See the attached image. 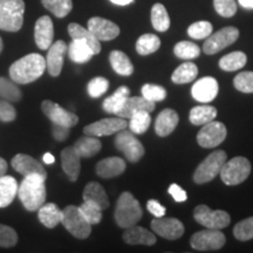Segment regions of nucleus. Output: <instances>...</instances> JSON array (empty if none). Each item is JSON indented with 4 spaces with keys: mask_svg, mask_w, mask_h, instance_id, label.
<instances>
[{
    "mask_svg": "<svg viewBox=\"0 0 253 253\" xmlns=\"http://www.w3.org/2000/svg\"><path fill=\"white\" fill-rule=\"evenodd\" d=\"M128 96H129V88L126 86L119 87L112 96L107 97V99L103 101L102 103L103 110L106 113L115 114L116 115L119 110L122 108L123 103L126 102V97Z\"/></svg>",
    "mask_w": 253,
    "mask_h": 253,
    "instance_id": "34",
    "label": "nucleus"
},
{
    "mask_svg": "<svg viewBox=\"0 0 253 253\" xmlns=\"http://www.w3.org/2000/svg\"><path fill=\"white\" fill-rule=\"evenodd\" d=\"M18 182L14 177H0V208H7L18 195Z\"/></svg>",
    "mask_w": 253,
    "mask_h": 253,
    "instance_id": "27",
    "label": "nucleus"
},
{
    "mask_svg": "<svg viewBox=\"0 0 253 253\" xmlns=\"http://www.w3.org/2000/svg\"><path fill=\"white\" fill-rule=\"evenodd\" d=\"M41 2L56 18H65L73 8L72 0H41Z\"/></svg>",
    "mask_w": 253,
    "mask_h": 253,
    "instance_id": "40",
    "label": "nucleus"
},
{
    "mask_svg": "<svg viewBox=\"0 0 253 253\" xmlns=\"http://www.w3.org/2000/svg\"><path fill=\"white\" fill-rule=\"evenodd\" d=\"M141 110L153 113L155 110V102L147 100L143 96H128L116 115L123 119H130L132 114L141 112Z\"/></svg>",
    "mask_w": 253,
    "mask_h": 253,
    "instance_id": "22",
    "label": "nucleus"
},
{
    "mask_svg": "<svg viewBox=\"0 0 253 253\" xmlns=\"http://www.w3.org/2000/svg\"><path fill=\"white\" fill-rule=\"evenodd\" d=\"M18 243V235L11 226L0 224V248H12Z\"/></svg>",
    "mask_w": 253,
    "mask_h": 253,
    "instance_id": "49",
    "label": "nucleus"
},
{
    "mask_svg": "<svg viewBox=\"0 0 253 253\" xmlns=\"http://www.w3.org/2000/svg\"><path fill=\"white\" fill-rule=\"evenodd\" d=\"M109 88V81L107 80L106 78L102 77H97L91 79L87 86V90L88 94H89L90 97L93 99H97V97L102 96V95L108 90Z\"/></svg>",
    "mask_w": 253,
    "mask_h": 253,
    "instance_id": "47",
    "label": "nucleus"
},
{
    "mask_svg": "<svg viewBox=\"0 0 253 253\" xmlns=\"http://www.w3.org/2000/svg\"><path fill=\"white\" fill-rule=\"evenodd\" d=\"M62 225L78 239H86L91 232V225L82 214L80 208L68 205L62 210Z\"/></svg>",
    "mask_w": 253,
    "mask_h": 253,
    "instance_id": "5",
    "label": "nucleus"
},
{
    "mask_svg": "<svg viewBox=\"0 0 253 253\" xmlns=\"http://www.w3.org/2000/svg\"><path fill=\"white\" fill-rule=\"evenodd\" d=\"M101 148H102V144H101L99 138L89 135L82 136L74 144V149L80 155V157L84 158L95 156L101 150Z\"/></svg>",
    "mask_w": 253,
    "mask_h": 253,
    "instance_id": "31",
    "label": "nucleus"
},
{
    "mask_svg": "<svg viewBox=\"0 0 253 253\" xmlns=\"http://www.w3.org/2000/svg\"><path fill=\"white\" fill-rule=\"evenodd\" d=\"M15 118H17V112L9 101L0 100V121L12 122Z\"/></svg>",
    "mask_w": 253,
    "mask_h": 253,
    "instance_id": "51",
    "label": "nucleus"
},
{
    "mask_svg": "<svg viewBox=\"0 0 253 253\" xmlns=\"http://www.w3.org/2000/svg\"><path fill=\"white\" fill-rule=\"evenodd\" d=\"M2 47H4V43H2V40H1V38H0V53H1V50H2Z\"/></svg>",
    "mask_w": 253,
    "mask_h": 253,
    "instance_id": "59",
    "label": "nucleus"
},
{
    "mask_svg": "<svg viewBox=\"0 0 253 253\" xmlns=\"http://www.w3.org/2000/svg\"><path fill=\"white\" fill-rule=\"evenodd\" d=\"M173 53L177 58L183 60H192L198 58L201 54V48L194 42L190 41H181L175 46Z\"/></svg>",
    "mask_w": 253,
    "mask_h": 253,
    "instance_id": "42",
    "label": "nucleus"
},
{
    "mask_svg": "<svg viewBox=\"0 0 253 253\" xmlns=\"http://www.w3.org/2000/svg\"><path fill=\"white\" fill-rule=\"evenodd\" d=\"M147 209L148 211L155 216L156 218L164 217V214L167 212V209L163 207V205L160 204V202L155 201V199H150L147 203Z\"/></svg>",
    "mask_w": 253,
    "mask_h": 253,
    "instance_id": "52",
    "label": "nucleus"
},
{
    "mask_svg": "<svg viewBox=\"0 0 253 253\" xmlns=\"http://www.w3.org/2000/svg\"><path fill=\"white\" fill-rule=\"evenodd\" d=\"M226 126L221 122L211 121L205 123L197 134V142L202 148H214L226 138Z\"/></svg>",
    "mask_w": 253,
    "mask_h": 253,
    "instance_id": "12",
    "label": "nucleus"
},
{
    "mask_svg": "<svg viewBox=\"0 0 253 253\" xmlns=\"http://www.w3.org/2000/svg\"><path fill=\"white\" fill-rule=\"evenodd\" d=\"M150 123V113L145 112V110H141V112L132 114L130 118V122L128 123V126L129 128H130L132 134L141 135L144 134V132L149 129Z\"/></svg>",
    "mask_w": 253,
    "mask_h": 253,
    "instance_id": "39",
    "label": "nucleus"
},
{
    "mask_svg": "<svg viewBox=\"0 0 253 253\" xmlns=\"http://www.w3.org/2000/svg\"><path fill=\"white\" fill-rule=\"evenodd\" d=\"M239 38L238 28L229 26L224 27L216 33L211 34L207 38V41L203 45V50L205 54L212 55L220 52L221 49L226 48L230 45H232L235 41Z\"/></svg>",
    "mask_w": 253,
    "mask_h": 253,
    "instance_id": "11",
    "label": "nucleus"
},
{
    "mask_svg": "<svg viewBox=\"0 0 253 253\" xmlns=\"http://www.w3.org/2000/svg\"><path fill=\"white\" fill-rule=\"evenodd\" d=\"M46 71V59L32 53L19 59L9 67V77L15 84H27L36 81Z\"/></svg>",
    "mask_w": 253,
    "mask_h": 253,
    "instance_id": "1",
    "label": "nucleus"
},
{
    "mask_svg": "<svg viewBox=\"0 0 253 253\" xmlns=\"http://www.w3.org/2000/svg\"><path fill=\"white\" fill-rule=\"evenodd\" d=\"M42 161H43V162H45L46 164H53V163L55 162V157L53 156V155L50 154V153H46L45 155H43Z\"/></svg>",
    "mask_w": 253,
    "mask_h": 253,
    "instance_id": "56",
    "label": "nucleus"
},
{
    "mask_svg": "<svg viewBox=\"0 0 253 253\" xmlns=\"http://www.w3.org/2000/svg\"><path fill=\"white\" fill-rule=\"evenodd\" d=\"M11 164L15 171L21 173V175L27 176V175L37 173V175L45 177L47 179V172L45 168H43V166L40 162H38L36 158L31 157L30 155H26V154L15 155L13 160H12Z\"/></svg>",
    "mask_w": 253,
    "mask_h": 253,
    "instance_id": "20",
    "label": "nucleus"
},
{
    "mask_svg": "<svg viewBox=\"0 0 253 253\" xmlns=\"http://www.w3.org/2000/svg\"><path fill=\"white\" fill-rule=\"evenodd\" d=\"M126 162L120 157H108L100 161L96 166V173L102 178H113L125 172Z\"/></svg>",
    "mask_w": 253,
    "mask_h": 253,
    "instance_id": "25",
    "label": "nucleus"
},
{
    "mask_svg": "<svg viewBox=\"0 0 253 253\" xmlns=\"http://www.w3.org/2000/svg\"><path fill=\"white\" fill-rule=\"evenodd\" d=\"M168 191H169V194L172 196V198L175 199L176 202H178V203H182V202H185L186 199H188L186 192L178 184H175V183L169 186V190H168Z\"/></svg>",
    "mask_w": 253,
    "mask_h": 253,
    "instance_id": "53",
    "label": "nucleus"
},
{
    "mask_svg": "<svg viewBox=\"0 0 253 253\" xmlns=\"http://www.w3.org/2000/svg\"><path fill=\"white\" fill-rule=\"evenodd\" d=\"M224 233L216 229H208L196 232L190 238V245L197 251H216L225 245Z\"/></svg>",
    "mask_w": 253,
    "mask_h": 253,
    "instance_id": "9",
    "label": "nucleus"
},
{
    "mask_svg": "<svg viewBox=\"0 0 253 253\" xmlns=\"http://www.w3.org/2000/svg\"><path fill=\"white\" fill-rule=\"evenodd\" d=\"M52 132H53V136H54V138L56 141L63 142V141H66L68 138L69 128H68V126L54 125V123H53Z\"/></svg>",
    "mask_w": 253,
    "mask_h": 253,
    "instance_id": "54",
    "label": "nucleus"
},
{
    "mask_svg": "<svg viewBox=\"0 0 253 253\" xmlns=\"http://www.w3.org/2000/svg\"><path fill=\"white\" fill-rule=\"evenodd\" d=\"M115 147L116 149L125 154L126 160L130 163H136L143 157L144 147L140 140L132 135L131 131L123 130L118 132L115 137Z\"/></svg>",
    "mask_w": 253,
    "mask_h": 253,
    "instance_id": "10",
    "label": "nucleus"
},
{
    "mask_svg": "<svg viewBox=\"0 0 253 253\" xmlns=\"http://www.w3.org/2000/svg\"><path fill=\"white\" fill-rule=\"evenodd\" d=\"M151 229L160 237L169 240L181 238L184 233V225L176 218H155L151 221Z\"/></svg>",
    "mask_w": 253,
    "mask_h": 253,
    "instance_id": "15",
    "label": "nucleus"
},
{
    "mask_svg": "<svg viewBox=\"0 0 253 253\" xmlns=\"http://www.w3.org/2000/svg\"><path fill=\"white\" fill-rule=\"evenodd\" d=\"M109 61L114 71L122 77H130L134 73V66L130 59L121 50H113L109 55Z\"/></svg>",
    "mask_w": 253,
    "mask_h": 253,
    "instance_id": "32",
    "label": "nucleus"
},
{
    "mask_svg": "<svg viewBox=\"0 0 253 253\" xmlns=\"http://www.w3.org/2000/svg\"><path fill=\"white\" fill-rule=\"evenodd\" d=\"M238 2L246 9H253V0H238Z\"/></svg>",
    "mask_w": 253,
    "mask_h": 253,
    "instance_id": "57",
    "label": "nucleus"
},
{
    "mask_svg": "<svg viewBox=\"0 0 253 253\" xmlns=\"http://www.w3.org/2000/svg\"><path fill=\"white\" fill-rule=\"evenodd\" d=\"M194 218L207 229L221 230L229 226L231 217L224 210H211L208 205H198L194 210Z\"/></svg>",
    "mask_w": 253,
    "mask_h": 253,
    "instance_id": "8",
    "label": "nucleus"
},
{
    "mask_svg": "<svg viewBox=\"0 0 253 253\" xmlns=\"http://www.w3.org/2000/svg\"><path fill=\"white\" fill-rule=\"evenodd\" d=\"M128 126V122L123 118H109L103 119L100 121L90 123L84 126V134L95 136V137H102V136H110L116 132L123 130Z\"/></svg>",
    "mask_w": 253,
    "mask_h": 253,
    "instance_id": "13",
    "label": "nucleus"
},
{
    "mask_svg": "<svg viewBox=\"0 0 253 253\" xmlns=\"http://www.w3.org/2000/svg\"><path fill=\"white\" fill-rule=\"evenodd\" d=\"M7 171V162L4 160V158L0 157V177H2Z\"/></svg>",
    "mask_w": 253,
    "mask_h": 253,
    "instance_id": "55",
    "label": "nucleus"
},
{
    "mask_svg": "<svg viewBox=\"0 0 253 253\" xmlns=\"http://www.w3.org/2000/svg\"><path fill=\"white\" fill-rule=\"evenodd\" d=\"M211 33H212V24L209 21H197L190 25L188 28L189 37H191L192 39H207L211 36Z\"/></svg>",
    "mask_w": 253,
    "mask_h": 253,
    "instance_id": "44",
    "label": "nucleus"
},
{
    "mask_svg": "<svg viewBox=\"0 0 253 253\" xmlns=\"http://www.w3.org/2000/svg\"><path fill=\"white\" fill-rule=\"evenodd\" d=\"M110 1L113 2V4L115 5H119V6H126V5H129L131 4L134 0H110Z\"/></svg>",
    "mask_w": 253,
    "mask_h": 253,
    "instance_id": "58",
    "label": "nucleus"
},
{
    "mask_svg": "<svg viewBox=\"0 0 253 253\" xmlns=\"http://www.w3.org/2000/svg\"><path fill=\"white\" fill-rule=\"evenodd\" d=\"M82 197H84V201L93 202V203L99 205L102 210L109 207L108 196H107L104 189L97 182L88 183L84 190Z\"/></svg>",
    "mask_w": 253,
    "mask_h": 253,
    "instance_id": "29",
    "label": "nucleus"
},
{
    "mask_svg": "<svg viewBox=\"0 0 253 253\" xmlns=\"http://www.w3.org/2000/svg\"><path fill=\"white\" fill-rule=\"evenodd\" d=\"M0 97L6 99L9 102H18L23 97V94L14 81L12 82L5 78H0Z\"/></svg>",
    "mask_w": 253,
    "mask_h": 253,
    "instance_id": "41",
    "label": "nucleus"
},
{
    "mask_svg": "<svg viewBox=\"0 0 253 253\" xmlns=\"http://www.w3.org/2000/svg\"><path fill=\"white\" fill-rule=\"evenodd\" d=\"M217 114V109L212 106H197L190 110L189 120L194 126H204L205 123L213 121Z\"/></svg>",
    "mask_w": 253,
    "mask_h": 253,
    "instance_id": "33",
    "label": "nucleus"
},
{
    "mask_svg": "<svg viewBox=\"0 0 253 253\" xmlns=\"http://www.w3.org/2000/svg\"><path fill=\"white\" fill-rule=\"evenodd\" d=\"M227 155L224 150H216L211 153L205 160L199 164L194 173V181L197 184H204L212 181L219 175L221 168L226 162Z\"/></svg>",
    "mask_w": 253,
    "mask_h": 253,
    "instance_id": "6",
    "label": "nucleus"
},
{
    "mask_svg": "<svg viewBox=\"0 0 253 253\" xmlns=\"http://www.w3.org/2000/svg\"><path fill=\"white\" fill-rule=\"evenodd\" d=\"M219 90L218 82L212 77H207L199 79L197 82L191 88V95L196 101L202 103L211 102L213 99H216Z\"/></svg>",
    "mask_w": 253,
    "mask_h": 253,
    "instance_id": "16",
    "label": "nucleus"
},
{
    "mask_svg": "<svg viewBox=\"0 0 253 253\" xmlns=\"http://www.w3.org/2000/svg\"><path fill=\"white\" fill-rule=\"evenodd\" d=\"M233 236L240 242L253 239V217H249L236 224L233 229Z\"/></svg>",
    "mask_w": 253,
    "mask_h": 253,
    "instance_id": "45",
    "label": "nucleus"
},
{
    "mask_svg": "<svg viewBox=\"0 0 253 253\" xmlns=\"http://www.w3.org/2000/svg\"><path fill=\"white\" fill-rule=\"evenodd\" d=\"M246 62H248V56L245 53L237 50V52H232L223 56L219 60V68L225 72H235L244 67Z\"/></svg>",
    "mask_w": 253,
    "mask_h": 253,
    "instance_id": "36",
    "label": "nucleus"
},
{
    "mask_svg": "<svg viewBox=\"0 0 253 253\" xmlns=\"http://www.w3.org/2000/svg\"><path fill=\"white\" fill-rule=\"evenodd\" d=\"M143 216V211L138 201L130 192L126 191L120 196L115 209V220L122 229L136 225Z\"/></svg>",
    "mask_w": 253,
    "mask_h": 253,
    "instance_id": "3",
    "label": "nucleus"
},
{
    "mask_svg": "<svg viewBox=\"0 0 253 253\" xmlns=\"http://www.w3.org/2000/svg\"><path fill=\"white\" fill-rule=\"evenodd\" d=\"M151 24L158 32H166L170 27V18L162 4H155L151 8Z\"/></svg>",
    "mask_w": 253,
    "mask_h": 253,
    "instance_id": "38",
    "label": "nucleus"
},
{
    "mask_svg": "<svg viewBox=\"0 0 253 253\" xmlns=\"http://www.w3.org/2000/svg\"><path fill=\"white\" fill-rule=\"evenodd\" d=\"M68 33L71 36L72 39H81L84 40L91 47L94 54H99L101 52V43L100 40L94 36L88 28L82 27L81 25L77 23H72L68 25Z\"/></svg>",
    "mask_w": 253,
    "mask_h": 253,
    "instance_id": "28",
    "label": "nucleus"
},
{
    "mask_svg": "<svg viewBox=\"0 0 253 253\" xmlns=\"http://www.w3.org/2000/svg\"><path fill=\"white\" fill-rule=\"evenodd\" d=\"M251 173V163L248 158L237 156L231 158L220 170V178L226 185H238L248 179Z\"/></svg>",
    "mask_w": 253,
    "mask_h": 253,
    "instance_id": "7",
    "label": "nucleus"
},
{
    "mask_svg": "<svg viewBox=\"0 0 253 253\" xmlns=\"http://www.w3.org/2000/svg\"><path fill=\"white\" fill-rule=\"evenodd\" d=\"M142 96L145 97L147 100L153 101V102H160L167 97L166 88L158 84H147L142 87Z\"/></svg>",
    "mask_w": 253,
    "mask_h": 253,
    "instance_id": "46",
    "label": "nucleus"
},
{
    "mask_svg": "<svg viewBox=\"0 0 253 253\" xmlns=\"http://www.w3.org/2000/svg\"><path fill=\"white\" fill-rule=\"evenodd\" d=\"M67 49V45L62 40L55 41L54 43L50 45L46 58V68L49 75L59 77L60 73L62 71L63 59H65V54Z\"/></svg>",
    "mask_w": 253,
    "mask_h": 253,
    "instance_id": "18",
    "label": "nucleus"
},
{
    "mask_svg": "<svg viewBox=\"0 0 253 253\" xmlns=\"http://www.w3.org/2000/svg\"><path fill=\"white\" fill-rule=\"evenodd\" d=\"M123 240L129 245H147L151 246L156 243V237L149 230L142 226L132 225L123 233Z\"/></svg>",
    "mask_w": 253,
    "mask_h": 253,
    "instance_id": "23",
    "label": "nucleus"
},
{
    "mask_svg": "<svg viewBox=\"0 0 253 253\" xmlns=\"http://www.w3.org/2000/svg\"><path fill=\"white\" fill-rule=\"evenodd\" d=\"M38 217L42 225L48 229H54L59 223H61L62 210H60L54 203H47L38 210Z\"/></svg>",
    "mask_w": 253,
    "mask_h": 253,
    "instance_id": "30",
    "label": "nucleus"
},
{
    "mask_svg": "<svg viewBox=\"0 0 253 253\" xmlns=\"http://www.w3.org/2000/svg\"><path fill=\"white\" fill-rule=\"evenodd\" d=\"M80 210L90 225H96L102 219V209L93 202L84 201L80 207Z\"/></svg>",
    "mask_w": 253,
    "mask_h": 253,
    "instance_id": "43",
    "label": "nucleus"
},
{
    "mask_svg": "<svg viewBox=\"0 0 253 253\" xmlns=\"http://www.w3.org/2000/svg\"><path fill=\"white\" fill-rule=\"evenodd\" d=\"M88 30L100 41L113 40L120 34V27L118 25L100 17L90 18L88 20Z\"/></svg>",
    "mask_w": 253,
    "mask_h": 253,
    "instance_id": "17",
    "label": "nucleus"
},
{
    "mask_svg": "<svg viewBox=\"0 0 253 253\" xmlns=\"http://www.w3.org/2000/svg\"><path fill=\"white\" fill-rule=\"evenodd\" d=\"M236 89L242 93H253V72H242L233 80Z\"/></svg>",
    "mask_w": 253,
    "mask_h": 253,
    "instance_id": "48",
    "label": "nucleus"
},
{
    "mask_svg": "<svg viewBox=\"0 0 253 253\" xmlns=\"http://www.w3.org/2000/svg\"><path fill=\"white\" fill-rule=\"evenodd\" d=\"M68 55L73 62L86 63L93 58L94 52L91 47L84 40L73 39L68 46Z\"/></svg>",
    "mask_w": 253,
    "mask_h": 253,
    "instance_id": "26",
    "label": "nucleus"
},
{
    "mask_svg": "<svg viewBox=\"0 0 253 253\" xmlns=\"http://www.w3.org/2000/svg\"><path fill=\"white\" fill-rule=\"evenodd\" d=\"M45 177L37 175L25 176L18 189V196L27 211H37L46 202Z\"/></svg>",
    "mask_w": 253,
    "mask_h": 253,
    "instance_id": "2",
    "label": "nucleus"
},
{
    "mask_svg": "<svg viewBox=\"0 0 253 253\" xmlns=\"http://www.w3.org/2000/svg\"><path fill=\"white\" fill-rule=\"evenodd\" d=\"M54 38V27L53 21L48 15H43L37 20L34 26V39H36L37 46L40 49H48L53 43Z\"/></svg>",
    "mask_w": 253,
    "mask_h": 253,
    "instance_id": "19",
    "label": "nucleus"
},
{
    "mask_svg": "<svg viewBox=\"0 0 253 253\" xmlns=\"http://www.w3.org/2000/svg\"><path fill=\"white\" fill-rule=\"evenodd\" d=\"M81 157L74 147H67L61 151V167L71 182L78 181L81 170Z\"/></svg>",
    "mask_w": 253,
    "mask_h": 253,
    "instance_id": "21",
    "label": "nucleus"
},
{
    "mask_svg": "<svg viewBox=\"0 0 253 253\" xmlns=\"http://www.w3.org/2000/svg\"><path fill=\"white\" fill-rule=\"evenodd\" d=\"M216 12L224 18H231L236 14L237 5L235 0H213Z\"/></svg>",
    "mask_w": 253,
    "mask_h": 253,
    "instance_id": "50",
    "label": "nucleus"
},
{
    "mask_svg": "<svg viewBox=\"0 0 253 253\" xmlns=\"http://www.w3.org/2000/svg\"><path fill=\"white\" fill-rule=\"evenodd\" d=\"M198 68L194 62H184L181 66H178L172 73L171 80L173 84H189V82L194 81L197 78Z\"/></svg>",
    "mask_w": 253,
    "mask_h": 253,
    "instance_id": "35",
    "label": "nucleus"
},
{
    "mask_svg": "<svg viewBox=\"0 0 253 253\" xmlns=\"http://www.w3.org/2000/svg\"><path fill=\"white\" fill-rule=\"evenodd\" d=\"M41 109L45 115L52 121L54 125L65 126L71 128L78 125L79 118L78 115H75L74 113L67 112L65 108H62L61 106H59L58 103L52 102V101L46 100L43 101L41 104Z\"/></svg>",
    "mask_w": 253,
    "mask_h": 253,
    "instance_id": "14",
    "label": "nucleus"
},
{
    "mask_svg": "<svg viewBox=\"0 0 253 253\" xmlns=\"http://www.w3.org/2000/svg\"><path fill=\"white\" fill-rule=\"evenodd\" d=\"M179 118L173 109H164L158 114L156 118V122H155V131L161 137H166V136L170 135L175 130L177 125H178Z\"/></svg>",
    "mask_w": 253,
    "mask_h": 253,
    "instance_id": "24",
    "label": "nucleus"
},
{
    "mask_svg": "<svg viewBox=\"0 0 253 253\" xmlns=\"http://www.w3.org/2000/svg\"><path fill=\"white\" fill-rule=\"evenodd\" d=\"M161 40L155 34H143L136 42V50L140 55H149L160 49Z\"/></svg>",
    "mask_w": 253,
    "mask_h": 253,
    "instance_id": "37",
    "label": "nucleus"
},
{
    "mask_svg": "<svg viewBox=\"0 0 253 253\" xmlns=\"http://www.w3.org/2000/svg\"><path fill=\"white\" fill-rule=\"evenodd\" d=\"M24 0H0V30L18 32L24 25Z\"/></svg>",
    "mask_w": 253,
    "mask_h": 253,
    "instance_id": "4",
    "label": "nucleus"
}]
</instances>
